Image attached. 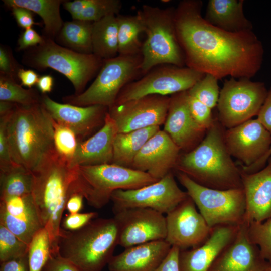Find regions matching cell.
Here are the masks:
<instances>
[{
	"label": "cell",
	"instance_id": "obj_46",
	"mask_svg": "<svg viewBox=\"0 0 271 271\" xmlns=\"http://www.w3.org/2000/svg\"><path fill=\"white\" fill-rule=\"evenodd\" d=\"M43 40L42 35H40L32 28L25 29L18 39V51H25L40 44Z\"/></svg>",
	"mask_w": 271,
	"mask_h": 271
},
{
	"label": "cell",
	"instance_id": "obj_15",
	"mask_svg": "<svg viewBox=\"0 0 271 271\" xmlns=\"http://www.w3.org/2000/svg\"><path fill=\"white\" fill-rule=\"evenodd\" d=\"M119 230L118 245L126 248L165 240L166 217L150 208H130L113 212Z\"/></svg>",
	"mask_w": 271,
	"mask_h": 271
},
{
	"label": "cell",
	"instance_id": "obj_32",
	"mask_svg": "<svg viewBox=\"0 0 271 271\" xmlns=\"http://www.w3.org/2000/svg\"><path fill=\"white\" fill-rule=\"evenodd\" d=\"M118 55H134L141 54L143 43L140 40V33L144 32V25L140 14L123 15L118 14Z\"/></svg>",
	"mask_w": 271,
	"mask_h": 271
},
{
	"label": "cell",
	"instance_id": "obj_19",
	"mask_svg": "<svg viewBox=\"0 0 271 271\" xmlns=\"http://www.w3.org/2000/svg\"><path fill=\"white\" fill-rule=\"evenodd\" d=\"M248 223L238 226L232 241L215 259L208 271H264L269 263L249 237Z\"/></svg>",
	"mask_w": 271,
	"mask_h": 271
},
{
	"label": "cell",
	"instance_id": "obj_16",
	"mask_svg": "<svg viewBox=\"0 0 271 271\" xmlns=\"http://www.w3.org/2000/svg\"><path fill=\"white\" fill-rule=\"evenodd\" d=\"M165 240L180 250L196 247L208 237L212 228L188 197L166 214Z\"/></svg>",
	"mask_w": 271,
	"mask_h": 271
},
{
	"label": "cell",
	"instance_id": "obj_10",
	"mask_svg": "<svg viewBox=\"0 0 271 271\" xmlns=\"http://www.w3.org/2000/svg\"><path fill=\"white\" fill-rule=\"evenodd\" d=\"M177 179L211 228L239 225L244 221L245 199L243 188L219 190L202 186L181 172Z\"/></svg>",
	"mask_w": 271,
	"mask_h": 271
},
{
	"label": "cell",
	"instance_id": "obj_42",
	"mask_svg": "<svg viewBox=\"0 0 271 271\" xmlns=\"http://www.w3.org/2000/svg\"><path fill=\"white\" fill-rule=\"evenodd\" d=\"M14 110L0 115V169L15 164L11 157L7 133V123Z\"/></svg>",
	"mask_w": 271,
	"mask_h": 271
},
{
	"label": "cell",
	"instance_id": "obj_24",
	"mask_svg": "<svg viewBox=\"0 0 271 271\" xmlns=\"http://www.w3.org/2000/svg\"><path fill=\"white\" fill-rule=\"evenodd\" d=\"M267 162L256 172L247 173L241 170L245 199L244 221L248 224L271 218V156Z\"/></svg>",
	"mask_w": 271,
	"mask_h": 271
},
{
	"label": "cell",
	"instance_id": "obj_43",
	"mask_svg": "<svg viewBox=\"0 0 271 271\" xmlns=\"http://www.w3.org/2000/svg\"><path fill=\"white\" fill-rule=\"evenodd\" d=\"M22 66L14 58L9 47L0 46V73L8 76L19 82L18 74Z\"/></svg>",
	"mask_w": 271,
	"mask_h": 271
},
{
	"label": "cell",
	"instance_id": "obj_48",
	"mask_svg": "<svg viewBox=\"0 0 271 271\" xmlns=\"http://www.w3.org/2000/svg\"><path fill=\"white\" fill-rule=\"evenodd\" d=\"M180 249L172 246L168 254L155 271H180L179 267Z\"/></svg>",
	"mask_w": 271,
	"mask_h": 271
},
{
	"label": "cell",
	"instance_id": "obj_41",
	"mask_svg": "<svg viewBox=\"0 0 271 271\" xmlns=\"http://www.w3.org/2000/svg\"><path fill=\"white\" fill-rule=\"evenodd\" d=\"M188 93V103L190 113L195 121L202 129L207 131L213 125L215 119L212 109L196 97Z\"/></svg>",
	"mask_w": 271,
	"mask_h": 271
},
{
	"label": "cell",
	"instance_id": "obj_28",
	"mask_svg": "<svg viewBox=\"0 0 271 271\" xmlns=\"http://www.w3.org/2000/svg\"><path fill=\"white\" fill-rule=\"evenodd\" d=\"M8 7H19L38 14L42 19L44 28L42 36L53 39L61 30L63 21L60 8L63 0H3Z\"/></svg>",
	"mask_w": 271,
	"mask_h": 271
},
{
	"label": "cell",
	"instance_id": "obj_6",
	"mask_svg": "<svg viewBox=\"0 0 271 271\" xmlns=\"http://www.w3.org/2000/svg\"><path fill=\"white\" fill-rule=\"evenodd\" d=\"M174 11V7L163 9L143 5L138 11L143 21L146 35L141 51L143 75L160 65L186 66L176 35Z\"/></svg>",
	"mask_w": 271,
	"mask_h": 271
},
{
	"label": "cell",
	"instance_id": "obj_4",
	"mask_svg": "<svg viewBox=\"0 0 271 271\" xmlns=\"http://www.w3.org/2000/svg\"><path fill=\"white\" fill-rule=\"evenodd\" d=\"M7 133L13 162L31 171L55 149L53 119L42 102L30 106L17 104Z\"/></svg>",
	"mask_w": 271,
	"mask_h": 271
},
{
	"label": "cell",
	"instance_id": "obj_36",
	"mask_svg": "<svg viewBox=\"0 0 271 271\" xmlns=\"http://www.w3.org/2000/svg\"><path fill=\"white\" fill-rule=\"evenodd\" d=\"M218 80L211 74H205L188 92L212 109L217 106L219 97Z\"/></svg>",
	"mask_w": 271,
	"mask_h": 271
},
{
	"label": "cell",
	"instance_id": "obj_11",
	"mask_svg": "<svg viewBox=\"0 0 271 271\" xmlns=\"http://www.w3.org/2000/svg\"><path fill=\"white\" fill-rule=\"evenodd\" d=\"M267 93L265 84L248 78L226 79L220 90L217 120L225 129L257 115Z\"/></svg>",
	"mask_w": 271,
	"mask_h": 271
},
{
	"label": "cell",
	"instance_id": "obj_40",
	"mask_svg": "<svg viewBox=\"0 0 271 271\" xmlns=\"http://www.w3.org/2000/svg\"><path fill=\"white\" fill-rule=\"evenodd\" d=\"M121 8L120 0H90L78 20L96 22L109 15L119 14Z\"/></svg>",
	"mask_w": 271,
	"mask_h": 271
},
{
	"label": "cell",
	"instance_id": "obj_53",
	"mask_svg": "<svg viewBox=\"0 0 271 271\" xmlns=\"http://www.w3.org/2000/svg\"><path fill=\"white\" fill-rule=\"evenodd\" d=\"M18 77L22 86L32 88V86L36 85L39 76L33 70L25 69L22 68L18 72Z\"/></svg>",
	"mask_w": 271,
	"mask_h": 271
},
{
	"label": "cell",
	"instance_id": "obj_29",
	"mask_svg": "<svg viewBox=\"0 0 271 271\" xmlns=\"http://www.w3.org/2000/svg\"><path fill=\"white\" fill-rule=\"evenodd\" d=\"M160 126H151L126 133H118L113 143L112 164L130 168L133 160L146 142Z\"/></svg>",
	"mask_w": 271,
	"mask_h": 271
},
{
	"label": "cell",
	"instance_id": "obj_47",
	"mask_svg": "<svg viewBox=\"0 0 271 271\" xmlns=\"http://www.w3.org/2000/svg\"><path fill=\"white\" fill-rule=\"evenodd\" d=\"M11 10L18 25L24 30L39 24L34 21L33 12L30 10L19 7H12Z\"/></svg>",
	"mask_w": 271,
	"mask_h": 271
},
{
	"label": "cell",
	"instance_id": "obj_50",
	"mask_svg": "<svg viewBox=\"0 0 271 271\" xmlns=\"http://www.w3.org/2000/svg\"><path fill=\"white\" fill-rule=\"evenodd\" d=\"M257 118L271 134V88L267 91Z\"/></svg>",
	"mask_w": 271,
	"mask_h": 271
},
{
	"label": "cell",
	"instance_id": "obj_31",
	"mask_svg": "<svg viewBox=\"0 0 271 271\" xmlns=\"http://www.w3.org/2000/svg\"><path fill=\"white\" fill-rule=\"evenodd\" d=\"M93 22L73 20L64 22L56 37L59 45L78 53L92 54Z\"/></svg>",
	"mask_w": 271,
	"mask_h": 271
},
{
	"label": "cell",
	"instance_id": "obj_27",
	"mask_svg": "<svg viewBox=\"0 0 271 271\" xmlns=\"http://www.w3.org/2000/svg\"><path fill=\"white\" fill-rule=\"evenodd\" d=\"M243 0H209L205 20L210 24L231 33L252 31L251 22L243 12Z\"/></svg>",
	"mask_w": 271,
	"mask_h": 271
},
{
	"label": "cell",
	"instance_id": "obj_56",
	"mask_svg": "<svg viewBox=\"0 0 271 271\" xmlns=\"http://www.w3.org/2000/svg\"><path fill=\"white\" fill-rule=\"evenodd\" d=\"M264 271H271V265L269 264Z\"/></svg>",
	"mask_w": 271,
	"mask_h": 271
},
{
	"label": "cell",
	"instance_id": "obj_54",
	"mask_svg": "<svg viewBox=\"0 0 271 271\" xmlns=\"http://www.w3.org/2000/svg\"><path fill=\"white\" fill-rule=\"evenodd\" d=\"M54 84V78L50 75H44L39 77L36 86L42 94L51 92Z\"/></svg>",
	"mask_w": 271,
	"mask_h": 271
},
{
	"label": "cell",
	"instance_id": "obj_25",
	"mask_svg": "<svg viewBox=\"0 0 271 271\" xmlns=\"http://www.w3.org/2000/svg\"><path fill=\"white\" fill-rule=\"evenodd\" d=\"M117 133L115 123L107 112L102 127L87 140L79 141L70 166L75 168L112 163L113 143Z\"/></svg>",
	"mask_w": 271,
	"mask_h": 271
},
{
	"label": "cell",
	"instance_id": "obj_35",
	"mask_svg": "<svg viewBox=\"0 0 271 271\" xmlns=\"http://www.w3.org/2000/svg\"><path fill=\"white\" fill-rule=\"evenodd\" d=\"M51 253L49 234L47 230L43 227L35 233L29 245V271H43Z\"/></svg>",
	"mask_w": 271,
	"mask_h": 271
},
{
	"label": "cell",
	"instance_id": "obj_18",
	"mask_svg": "<svg viewBox=\"0 0 271 271\" xmlns=\"http://www.w3.org/2000/svg\"><path fill=\"white\" fill-rule=\"evenodd\" d=\"M42 103L52 119L71 129L78 141L102 127L108 110V108L99 105L78 106L58 103L47 94H42Z\"/></svg>",
	"mask_w": 271,
	"mask_h": 271
},
{
	"label": "cell",
	"instance_id": "obj_55",
	"mask_svg": "<svg viewBox=\"0 0 271 271\" xmlns=\"http://www.w3.org/2000/svg\"><path fill=\"white\" fill-rule=\"evenodd\" d=\"M271 156V146L266 154L255 163L246 168H242V170L247 173H252L257 172L262 169L266 165L268 159Z\"/></svg>",
	"mask_w": 271,
	"mask_h": 271
},
{
	"label": "cell",
	"instance_id": "obj_17",
	"mask_svg": "<svg viewBox=\"0 0 271 271\" xmlns=\"http://www.w3.org/2000/svg\"><path fill=\"white\" fill-rule=\"evenodd\" d=\"M224 139L229 154L241 162L243 168L257 162L271 146V134L257 118L226 129Z\"/></svg>",
	"mask_w": 271,
	"mask_h": 271
},
{
	"label": "cell",
	"instance_id": "obj_38",
	"mask_svg": "<svg viewBox=\"0 0 271 271\" xmlns=\"http://www.w3.org/2000/svg\"><path fill=\"white\" fill-rule=\"evenodd\" d=\"M247 232L251 241L259 248L262 257L271 265V218L262 222L249 223Z\"/></svg>",
	"mask_w": 271,
	"mask_h": 271
},
{
	"label": "cell",
	"instance_id": "obj_1",
	"mask_svg": "<svg viewBox=\"0 0 271 271\" xmlns=\"http://www.w3.org/2000/svg\"><path fill=\"white\" fill-rule=\"evenodd\" d=\"M202 2L183 0L175 8L176 35L186 66L218 79H250L261 68L262 43L253 31L227 32L202 17Z\"/></svg>",
	"mask_w": 271,
	"mask_h": 271
},
{
	"label": "cell",
	"instance_id": "obj_45",
	"mask_svg": "<svg viewBox=\"0 0 271 271\" xmlns=\"http://www.w3.org/2000/svg\"><path fill=\"white\" fill-rule=\"evenodd\" d=\"M43 271H80L73 263L62 257L58 251H51Z\"/></svg>",
	"mask_w": 271,
	"mask_h": 271
},
{
	"label": "cell",
	"instance_id": "obj_39",
	"mask_svg": "<svg viewBox=\"0 0 271 271\" xmlns=\"http://www.w3.org/2000/svg\"><path fill=\"white\" fill-rule=\"evenodd\" d=\"M28 249L29 245L0 225L1 262L25 256L28 254Z\"/></svg>",
	"mask_w": 271,
	"mask_h": 271
},
{
	"label": "cell",
	"instance_id": "obj_49",
	"mask_svg": "<svg viewBox=\"0 0 271 271\" xmlns=\"http://www.w3.org/2000/svg\"><path fill=\"white\" fill-rule=\"evenodd\" d=\"M74 182L72 185L65 207V209L70 214L79 213L83 208L84 198L82 194L76 187Z\"/></svg>",
	"mask_w": 271,
	"mask_h": 271
},
{
	"label": "cell",
	"instance_id": "obj_14",
	"mask_svg": "<svg viewBox=\"0 0 271 271\" xmlns=\"http://www.w3.org/2000/svg\"><path fill=\"white\" fill-rule=\"evenodd\" d=\"M170 96L149 95L114 104L108 113L114 120L118 133L164 124L169 106Z\"/></svg>",
	"mask_w": 271,
	"mask_h": 271
},
{
	"label": "cell",
	"instance_id": "obj_51",
	"mask_svg": "<svg viewBox=\"0 0 271 271\" xmlns=\"http://www.w3.org/2000/svg\"><path fill=\"white\" fill-rule=\"evenodd\" d=\"M0 271H29L28 254L20 257L1 262Z\"/></svg>",
	"mask_w": 271,
	"mask_h": 271
},
{
	"label": "cell",
	"instance_id": "obj_13",
	"mask_svg": "<svg viewBox=\"0 0 271 271\" xmlns=\"http://www.w3.org/2000/svg\"><path fill=\"white\" fill-rule=\"evenodd\" d=\"M188 197L178 186L172 172L140 188L118 190L111 195L113 211L130 208H150L167 214Z\"/></svg>",
	"mask_w": 271,
	"mask_h": 271
},
{
	"label": "cell",
	"instance_id": "obj_2",
	"mask_svg": "<svg viewBox=\"0 0 271 271\" xmlns=\"http://www.w3.org/2000/svg\"><path fill=\"white\" fill-rule=\"evenodd\" d=\"M32 172L33 200L41 224L48 232L51 250L57 251L62 215L78 167H71L54 149Z\"/></svg>",
	"mask_w": 271,
	"mask_h": 271
},
{
	"label": "cell",
	"instance_id": "obj_52",
	"mask_svg": "<svg viewBox=\"0 0 271 271\" xmlns=\"http://www.w3.org/2000/svg\"><path fill=\"white\" fill-rule=\"evenodd\" d=\"M90 0L65 1L64 8L71 15L73 20H78L80 14L88 5Z\"/></svg>",
	"mask_w": 271,
	"mask_h": 271
},
{
	"label": "cell",
	"instance_id": "obj_44",
	"mask_svg": "<svg viewBox=\"0 0 271 271\" xmlns=\"http://www.w3.org/2000/svg\"><path fill=\"white\" fill-rule=\"evenodd\" d=\"M95 212L69 214L62 219L61 228L70 231L79 230L97 217Z\"/></svg>",
	"mask_w": 271,
	"mask_h": 271
},
{
	"label": "cell",
	"instance_id": "obj_5",
	"mask_svg": "<svg viewBox=\"0 0 271 271\" xmlns=\"http://www.w3.org/2000/svg\"><path fill=\"white\" fill-rule=\"evenodd\" d=\"M118 240V227L113 217L95 218L76 231L61 228L58 249L80 271H101L113 256Z\"/></svg>",
	"mask_w": 271,
	"mask_h": 271
},
{
	"label": "cell",
	"instance_id": "obj_12",
	"mask_svg": "<svg viewBox=\"0 0 271 271\" xmlns=\"http://www.w3.org/2000/svg\"><path fill=\"white\" fill-rule=\"evenodd\" d=\"M204 75L187 66L158 65L141 78L126 85L118 94L114 104L149 95L168 96L188 91Z\"/></svg>",
	"mask_w": 271,
	"mask_h": 271
},
{
	"label": "cell",
	"instance_id": "obj_20",
	"mask_svg": "<svg viewBox=\"0 0 271 271\" xmlns=\"http://www.w3.org/2000/svg\"><path fill=\"white\" fill-rule=\"evenodd\" d=\"M164 131L184 153L196 147L206 131L195 121L188 103L187 91L171 95Z\"/></svg>",
	"mask_w": 271,
	"mask_h": 271
},
{
	"label": "cell",
	"instance_id": "obj_3",
	"mask_svg": "<svg viewBox=\"0 0 271 271\" xmlns=\"http://www.w3.org/2000/svg\"><path fill=\"white\" fill-rule=\"evenodd\" d=\"M224 128L217 119L200 144L192 150L180 154L175 170L197 183L212 189L243 188L241 169L226 148Z\"/></svg>",
	"mask_w": 271,
	"mask_h": 271
},
{
	"label": "cell",
	"instance_id": "obj_8",
	"mask_svg": "<svg viewBox=\"0 0 271 271\" xmlns=\"http://www.w3.org/2000/svg\"><path fill=\"white\" fill-rule=\"evenodd\" d=\"M157 181L146 172L111 163L78 167L75 184L88 204L100 209L116 190L136 189Z\"/></svg>",
	"mask_w": 271,
	"mask_h": 271
},
{
	"label": "cell",
	"instance_id": "obj_30",
	"mask_svg": "<svg viewBox=\"0 0 271 271\" xmlns=\"http://www.w3.org/2000/svg\"><path fill=\"white\" fill-rule=\"evenodd\" d=\"M117 15H109L93 22L92 54L102 60L118 55Z\"/></svg>",
	"mask_w": 271,
	"mask_h": 271
},
{
	"label": "cell",
	"instance_id": "obj_34",
	"mask_svg": "<svg viewBox=\"0 0 271 271\" xmlns=\"http://www.w3.org/2000/svg\"><path fill=\"white\" fill-rule=\"evenodd\" d=\"M0 100L30 106L42 102V95L33 89L24 88L13 78L0 73Z\"/></svg>",
	"mask_w": 271,
	"mask_h": 271
},
{
	"label": "cell",
	"instance_id": "obj_33",
	"mask_svg": "<svg viewBox=\"0 0 271 271\" xmlns=\"http://www.w3.org/2000/svg\"><path fill=\"white\" fill-rule=\"evenodd\" d=\"M33 183L32 171L13 164L0 169V199L31 194Z\"/></svg>",
	"mask_w": 271,
	"mask_h": 271
},
{
	"label": "cell",
	"instance_id": "obj_22",
	"mask_svg": "<svg viewBox=\"0 0 271 271\" xmlns=\"http://www.w3.org/2000/svg\"><path fill=\"white\" fill-rule=\"evenodd\" d=\"M0 225L29 245L43 228L31 194L0 199Z\"/></svg>",
	"mask_w": 271,
	"mask_h": 271
},
{
	"label": "cell",
	"instance_id": "obj_21",
	"mask_svg": "<svg viewBox=\"0 0 271 271\" xmlns=\"http://www.w3.org/2000/svg\"><path fill=\"white\" fill-rule=\"evenodd\" d=\"M180 151L169 135L160 129L142 147L131 168L146 172L159 180L175 169Z\"/></svg>",
	"mask_w": 271,
	"mask_h": 271
},
{
	"label": "cell",
	"instance_id": "obj_37",
	"mask_svg": "<svg viewBox=\"0 0 271 271\" xmlns=\"http://www.w3.org/2000/svg\"><path fill=\"white\" fill-rule=\"evenodd\" d=\"M53 125L55 149L69 164L77 148L78 140L75 133L66 126L53 119Z\"/></svg>",
	"mask_w": 271,
	"mask_h": 271
},
{
	"label": "cell",
	"instance_id": "obj_9",
	"mask_svg": "<svg viewBox=\"0 0 271 271\" xmlns=\"http://www.w3.org/2000/svg\"><path fill=\"white\" fill-rule=\"evenodd\" d=\"M141 54L119 55L103 60V64L91 85L79 95L62 98L64 103L78 106L99 105L112 106L121 90L141 74Z\"/></svg>",
	"mask_w": 271,
	"mask_h": 271
},
{
	"label": "cell",
	"instance_id": "obj_23",
	"mask_svg": "<svg viewBox=\"0 0 271 271\" xmlns=\"http://www.w3.org/2000/svg\"><path fill=\"white\" fill-rule=\"evenodd\" d=\"M239 225H220L212 227L208 237L201 244L180 250V270L208 271L217 257L234 239Z\"/></svg>",
	"mask_w": 271,
	"mask_h": 271
},
{
	"label": "cell",
	"instance_id": "obj_26",
	"mask_svg": "<svg viewBox=\"0 0 271 271\" xmlns=\"http://www.w3.org/2000/svg\"><path fill=\"white\" fill-rule=\"evenodd\" d=\"M165 240L152 241L125 248L113 256L108 264L109 271H155L170 251Z\"/></svg>",
	"mask_w": 271,
	"mask_h": 271
},
{
	"label": "cell",
	"instance_id": "obj_7",
	"mask_svg": "<svg viewBox=\"0 0 271 271\" xmlns=\"http://www.w3.org/2000/svg\"><path fill=\"white\" fill-rule=\"evenodd\" d=\"M42 36L40 44L24 51L22 63L39 71L51 68L59 72L72 83L74 94L82 93L99 72L103 60L93 54L77 52Z\"/></svg>",
	"mask_w": 271,
	"mask_h": 271
}]
</instances>
